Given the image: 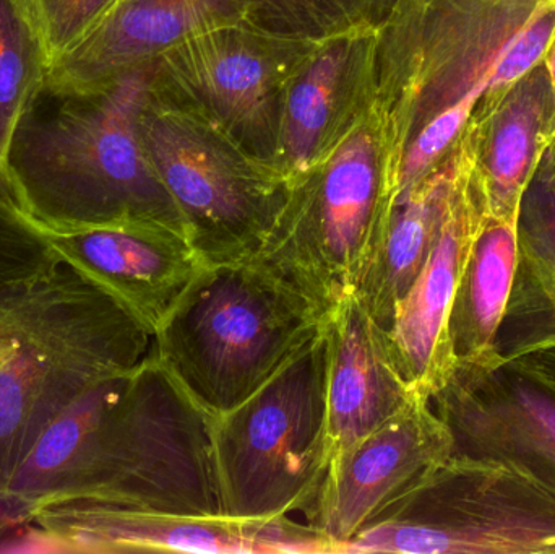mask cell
<instances>
[{
  "label": "cell",
  "mask_w": 555,
  "mask_h": 554,
  "mask_svg": "<svg viewBox=\"0 0 555 554\" xmlns=\"http://www.w3.org/2000/svg\"><path fill=\"white\" fill-rule=\"evenodd\" d=\"M240 20L243 0H117L77 46L52 62L46 87L94 90L198 33Z\"/></svg>",
  "instance_id": "16"
},
{
  "label": "cell",
  "mask_w": 555,
  "mask_h": 554,
  "mask_svg": "<svg viewBox=\"0 0 555 554\" xmlns=\"http://www.w3.org/2000/svg\"><path fill=\"white\" fill-rule=\"evenodd\" d=\"M460 146L462 142L433 175L391 202L362 267L354 295L385 331L436 243L459 171Z\"/></svg>",
  "instance_id": "20"
},
{
  "label": "cell",
  "mask_w": 555,
  "mask_h": 554,
  "mask_svg": "<svg viewBox=\"0 0 555 554\" xmlns=\"http://www.w3.org/2000/svg\"><path fill=\"white\" fill-rule=\"evenodd\" d=\"M518 266L495 350L512 357L538 338L555 335V156L544 153L521 197Z\"/></svg>",
  "instance_id": "21"
},
{
  "label": "cell",
  "mask_w": 555,
  "mask_h": 554,
  "mask_svg": "<svg viewBox=\"0 0 555 554\" xmlns=\"http://www.w3.org/2000/svg\"><path fill=\"white\" fill-rule=\"evenodd\" d=\"M214 422L152 348L46 426L0 491V519L25 526L70 501L223 517Z\"/></svg>",
  "instance_id": "1"
},
{
  "label": "cell",
  "mask_w": 555,
  "mask_h": 554,
  "mask_svg": "<svg viewBox=\"0 0 555 554\" xmlns=\"http://www.w3.org/2000/svg\"><path fill=\"white\" fill-rule=\"evenodd\" d=\"M140 133L205 266L256 259L289 189L275 166L153 91L140 116Z\"/></svg>",
  "instance_id": "9"
},
{
  "label": "cell",
  "mask_w": 555,
  "mask_h": 554,
  "mask_svg": "<svg viewBox=\"0 0 555 554\" xmlns=\"http://www.w3.org/2000/svg\"><path fill=\"white\" fill-rule=\"evenodd\" d=\"M550 150H551V152H553V153H554V155H555V139H554V142H553V143H551Z\"/></svg>",
  "instance_id": "29"
},
{
  "label": "cell",
  "mask_w": 555,
  "mask_h": 554,
  "mask_svg": "<svg viewBox=\"0 0 555 554\" xmlns=\"http://www.w3.org/2000/svg\"><path fill=\"white\" fill-rule=\"evenodd\" d=\"M544 64H546L547 72H550L551 81H553V87L555 90V31L553 41H551L546 55H544Z\"/></svg>",
  "instance_id": "28"
},
{
  "label": "cell",
  "mask_w": 555,
  "mask_h": 554,
  "mask_svg": "<svg viewBox=\"0 0 555 554\" xmlns=\"http://www.w3.org/2000/svg\"><path fill=\"white\" fill-rule=\"evenodd\" d=\"M244 20L257 28L323 41L346 33L375 29L395 0H243Z\"/></svg>",
  "instance_id": "24"
},
{
  "label": "cell",
  "mask_w": 555,
  "mask_h": 554,
  "mask_svg": "<svg viewBox=\"0 0 555 554\" xmlns=\"http://www.w3.org/2000/svg\"><path fill=\"white\" fill-rule=\"evenodd\" d=\"M152 87L153 62L90 91L44 85L7 155L13 207L44 234L140 220L188 236L140 133Z\"/></svg>",
  "instance_id": "3"
},
{
  "label": "cell",
  "mask_w": 555,
  "mask_h": 554,
  "mask_svg": "<svg viewBox=\"0 0 555 554\" xmlns=\"http://www.w3.org/2000/svg\"><path fill=\"white\" fill-rule=\"evenodd\" d=\"M41 29L49 61H57L77 46L117 0H26Z\"/></svg>",
  "instance_id": "26"
},
{
  "label": "cell",
  "mask_w": 555,
  "mask_h": 554,
  "mask_svg": "<svg viewBox=\"0 0 555 554\" xmlns=\"http://www.w3.org/2000/svg\"><path fill=\"white\" fill-rule=\"evenodd\" d=\"M152 332L67 263L0 292V491L81 394L142 363Z\"/></svg>",
  "instance_id": "4"
},
{
  "label": "cell",
  "mask_w": 555,
  "mask_h": 554,
  "mask_svg": "<svg viewBox=\"0 0 555 554\" xmlns=\"http://www.w3.org/2000/svg\"><path fill=\"white\" fill-rule=\"evenodd\" d=\"M313 46L246 20L217 26L153 62V96L204 117L272 165L284 87Z\"/></svg>",
  "instance_id": "10"
},
{
  "label": "cell",
  "mask_w": 555,
  "mask_h": 554,
  "mask_svg": "<svg viewBox=\"0 0 555 554\" xmlns=\"http://www.w3.org/2000/svg\"><path fill=\"white\" fill-rule=\"evenodd\" d=\"M517 218L486 217L463 270L449 319L456 363L495 351L518 266Z\"/></svg>",
  "instance_id": "22"
},
{
  "label": "cell",
  "mask_w": 555,
  "mask_h": 554,
  "mask_svg": "<svg viewBox=\"0 0 555 554\" xmlns=\"http://www.w3.org/2000/svg\"><path fill=\"white\" fill-rule=\"evenodd\" d=\"M554 31L555 0H395L375 28L371 107L391 202L544 61Z\"/></svg>",
  "instance_id": "2"
},
{
  "label": "cell",
  "mask_w": 555,
  "mask_h": 554,
  "mask_svg": "<svg viewBox=\"0 0 555 554\" xmlns=\"http://www.w3.org/2000/svg\"><path fill=\"white\" fill-rule=\"evenodd\" d=\"M341 553L555 554V490L514 465L452 455Z\"/></svg>",
  "instance_id": "7"
},
{
  "label": "cell",
  "mask_w": 555,
  "mask_h": 554,
  "mask_svg": "<svg viewBox=\"0 0 555 554\" xmlns=\"http://www.w3.org/2000/svg\"><path fill=\"white\" fill-rule=\"evenodd\" d=\"M508 360L520 361L555 383V335L533 342L524 348L517 357L508 358Z\"/></svg>",
  "instance_id": "27"
},
{
  "label": "cell",
  "mask_w": 555,
  "mask_h": 554,
  "mask_svg": "<svg viewBox=\"0 0 555 554\" xmlns=\"http://www.w3.org/2000/svg\"><path fill=\"white\" fill-rule=\"evenodd\" d=\"M371 114L323 162L291 182L256 262L328 314L354 293L390 210Z\"/></svg>",
  "instance_id": "8"
},
{
  "label": "cell",
  "mask_w": 555,
  "mask_h": 554,
  "mask_svg": "<svg viewBox=\"0 0 555 554\" xmlns=\"http://www.w3.org/2000/svg\"><path fill=\"white\" fill-rule=\"evenodd\" d=\"M323 328L332 461L421 396L395 366L387 331L371 318L354 293L326 314Z\"/></svg>",
  "instance_id": "17"
},
{
  "label": "cell",
  "mask_w": 555,
  "mask_h": 554,
  "mask_svg": "<svg viewBox=\"0 0 555 554\" xmlns=\"http://www.w3.org/2000/svg\"><path fill=\"white\" fill-rule=\"evenodd\" d=\"M48 236L0 201V292L61 266Z\"/></svg>",
  "instance_id": "25"
},
{
  "label": "cell",
  "mask_w": 555,
  "mask_h": 554,
  "mask_svg": "<svg viewBox=\"0 0 555 554\" xmlns=\"http://www.w3.org/2000/svg\"><path fill=\"white\" fill-rule=\"evenodd\" d=\"M452 433L453 455L514 465L555 490V383L491 353L459 361L429 399Z\"/></svg>",
  "instance_id": "11"
},
{
  "label": "cell",
  "mask_w": 555,
  "mask_h": 554,
  "mask_svg": "<svg viewBox=\"0 0 555 554\" xmlns=\"http://www.w3.org/2000/svg\"><path fill=\"white\" fill-rule=\"evenodd\" d=\"M46 236L62 263L109 293L153 337L207 267L185 234L155 221Z\"/></svg>",
  "instance_id": "15"
},
{
  "label": "cell",
  "mask_w": 555,
  "mask_h": 554,
  "mask_svg": "<svg viewBox=\"0 0 555 554\" xmlns=\"http://www.w3.org/2000/svg\"><path fill=\"white\" fill-rule=\"evenodd\" d=\"M214 451L221 516L310 513L330 462L325 328L246 402L215 418Z\"/></svg>",
  "instance_id": "6"
},
{
  "label": "cell",
  "mask_w": 555,
  "mask_h": 554,
  "mask_svg": "<svg viewBox=\"0 0 555 554\" xmlns=\"http://www.w3.org/2000/svg\"><path fill=\"white\" fill-rule=\"evenodd\" d=\"M473 168L492 218H517L521 197L555 139V90L540 62L481 123L466 129Z\"/></svg>",
  "instance_id": "19"
},
{
  "label": "cell",
  "mask_w": 555,
  "mask_h": 554,
  "mask_svg": "<svg viewBox=\"0 0 555 554\" xmlns=\"http://www.w3.org/2000/svg\"><path fill=\"white\" fill-rule=\"evenodd\" d=\"M486 217L485 192L473 168L465 132L442 227L387 331L395 366L408 386L424 399L442 389L455 370L449 334L450 311Z\"/></svg>",
  "instance_id": "13"
},
{
  "label": "cell",
  "mask_w": 555,
  "mask_h": 554,
  "mask_svg": "<svg viewBox=\"0 0 555 554\" xmlns=\"http://www.w3.org/2000/svg\"><path fill=\"white\" fill-rule=\"evenodd\" d=\"M453 448L452 433L429 399L416 397L330 461L306 523L341 553L385 507L449 461Z\"/></svg>",
  "instance_id": "12"
},
{
  "label": "cell",
  "mask_w": 555,
  "mask_h": 554,
  "mask_svg": "<svg viewBox=\"0 0 555 554\" xmlns=\"http://www.w3.org/2000/svg\"><path fill=\"white\" fill-rule=\"evenodd\" d=\"M555 156V155H554Z\"/></svg>",
  "instance_id": "30"
},
{
  "label": "cell",
  "mask_w": 555,
  "mask_h": 554,
  "mask_svg": "<svg viewBox=\"0 0 555 554\" xmlns=\"http://www.w3.org/2000/svg\"><path fill=\"white\" fill-rule=\"evenodd\" d=\"M48 49L26 0H0V201L7 189V155L16 127L48 80ZM13 207V205H12Z\"/></svg>",
  "instance_id": "23"
},
{
  "label": "cell",
  "mask_w": 555,
  "mask_h": 554,
  "mask_svg": "<svg viewBox=\"0 0 555 554\" xmlns=\"http://www.w3.org/2000/svg\"><path fill=\"white\" fill-rule=\"evenodd\" d=\"M33 524L52 552L257 554L254 520L168 516L70 501L46 507Z\"/></svg>",
  "instance_id": "18"
},
{
  "label": "cell",
  "mask_w": 555,
  "mask_h": 554,
  "mask_svg": "<svg viewBox=\"0 0 555 554\" xmlns=\"http://www.w3.org/2000/svg\"><path fill=\"white\" fill-rule=\"evenodd\" d=\"M375 29L315 42L287 78L272 165L287 185L335 152L371 114Z\"/></svg>",
  "instance_id": "14"
},
{
  "label": "cell",
  "mask_w": 555,
  "mask_h": 554,
  "mask_svg": "<svg viewBox=\"0 0 555 554\" xmlns=\"http://www.w3.org/2000/svg\"><path fill=\"white\" fill-rule=\"evenodd\" d=\"M325 318L254 259L205 267L156 332L153 350L218 418L256 394Z\"/></svg>",
  "instance_id": "5"
}]
</instances>
